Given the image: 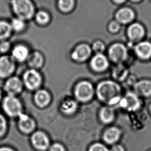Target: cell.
<instances>
[{"label":"cell","mask_w":151,"mask_h":151,"mask_svg":"<svg viewBox=\"0 0 151 151\" xmlns=\"http://www.w3.org/2000/svg\"><path fill=\"white\" fill-rule=\"evenodd\" d=\"M97 96L101 101L108 105H116L121 100V90L116 83L105 81L98 85L96 90Z\"/></svg>","instance_id":"obj_1"},{"label":"cell","mask_w":151,"mask_h":151,"mask_svg":"<svg viewBox=\"0 0 151 151\" xmlns=\"http://www.w3.org/2000/svg\"><path fill=\"white\" fill-rule=\"evenodd\" d=\"M13 11L18 18L23 20L31 19L35 13V7L31 0H12Z\"/></svg>","instance_id":"obj_2"},{"label":"cell","mask_w":151,"mask_h":151,"mask_svg":"<svg viewBox=\"0 0 151 151\" xmlns=\"http://www.w3.org/2000/svg\"><path fill=\"white\" fill-rule=\"evenodd\" d=\"M75 94L79 101L86 102L92 99L94 88L90 82L83 81L79 82L76 86Z\"/></svg>","instance_id":"obj_3"},{"label":"cell","mask_w":151,"mask_h":151,"mask_svg":"<svg viewBox=\"0 0 151 151\" xmlns=\"http://www.w3.org/2000/svg\"><path fill=\"white\" fill-rule=\"evenodd\" d=\"M3 107L5 112L11 116H20L22 114L21 103L14 96L9 95L5 98Z\"/></svg>","instance_id":"obj_4"},{"label":"cell","mask_w":151,"mask_h":151,"mask_svg":"<svg viewBox=\"0 0 151 151\" xmlns=\"http://www.w3.org/2000/svg\"><path fill=\"white\" fill-rule=\"evenodd\" d=\"M109 55L112 61L116 63H121L127 58V50L123 45L115 44L109 49Z\"/></svg>","instance_id":"obj_5"},{"label":"cell","mask_w":151,"mask_h":151,"mask_svg":"<svg viewBox=\"0 0 151 151\" xmlns=\"http://www.w3.org/2000/svg\"><path fill=\"white\" fill-rule=\"evenodd\" d=\"M121 107L130 111H136L140 107V101L136 93L128 92L119 101Z\"/></svg>","instance_id":"obj_6"},{"label":"cell","mask_w":151,"mask_h":151,"mask_svg":"<svg viewBox=\"0 0 151 151\" xmlns=\"http://www.w3.org/2000/svg\"><path fill=\"white\" fill-rule=\"evenodd\" d=\"M41 77L40 73L35 69L28 70L23 76V81L25 86L29 90L38 88L41 83Z\"/></svg>","instance_id":"obj_7"},{"label":"cell","mask_w":151,"mask_h":151,"mask_svg":"<svg viewBox=\"0 0 151 151\" xmlns=\"http://www.w3.org/2000/svg\"><path fill=\"white\" fill-rule=\"evenodd\" d=\"M15 63L12 58L3 56L0 58V77L5 78L10 75L15 69Z\"/></svg>","instance_id":"obj_8"},{"label":"cell","mask_w":151,"mask_h":151,"mask_svg":"<svg viewBox=\"0 0 151 151\" xmlns=\"http://www.w3.org/2000/svg\"><path fill=\"white\" fill-rule=\"evenodd\" d=\"M31 140L34 147L40 151L46 150L49 144L48 137L42 132H35L32 136Z\"/></svg>","instance_id":"obj_9"},{"label":"cell","mask_w":151,"mask_h":151,"mask_svg":"<svg viewBox=\"0 0 151 151\" xmlns=\"http://www.w3.org/2000/svg\"><path fill=\"white\" fill-rule=\"evenodd\" d=\"M91 49L88 45L81 44L76 48L72 54V58L76 61H83L90 57Z\"/></svg>","instance_id":"obj_10"},{"label":"cell","mask_w":151,"mask_h":151,"mask_svg":"<svg viewBox=\"0 0 151 151\" xmlns=\"http://www.w3.org/2000/svg\"><path fill=\"white\" fill-rule=\"evenodd\" d=\"M108 65L109 63L107 58L102 53L97 54L91 61V66L92 69L99 72L104 71L107 69Z\"/></svg>","instance_id":"obj_11"},{"label":"cell","mask_w":151,"mask_h":151,"mask_svg":"<svg viewBox=\"0 0 151 151\" xmlns=\"http://www.w3.org/2000/svg\"><path fill=\"white\" fill-rule=\"evenodd\" d=\"M22 84L21 80L17 77H12L7 81L5 85V90L9 95L14 96L21 92Z\"/></svg>","instance_id":"obj_12"},{"label":"cell","mask_w":151,"mask_h":151,"mask_svg":"<svg viewBox=\"0 0 151 151\" xmlns=\"http://www.w3.org/2000/svg\"><path fill=\"white\" fill-rule=\"evenodd\" d=\"M135 52L141 59H149L151 57V43L148 42H140L135 47Z\"/></svg>","instance_id":"obj_13"},{"label":"cell","mask_w":151,"mask_h":151,"mask_svg":"<svg viewBox=\"0 0 151 151\" xmlns=\"http://www.w3.org/2000/svg\"><path fill=\"white\" fill-rule=\"evenodd\" d=\"M127 34L128 37L132 40H139L144 36L145 29L140 24L133 23L128 27Z\"/></svg>","instance_id":"obj_14"},{"label":"cell","mask_w":151,"mask_h":151,"mask_svg":"<svg viewBox=\"0 0 151 151\" xmlns=\"http://www.w3.org/2000/svg\"><path fill=\"white\" fill-rule=\"evenodd\" d=\"M29 52L27 47L19 45L15 47L12 50V58L14 60L23 62L28 58Z\"/></svg>","instance_id":"obj_15"},{"label":"cell","mask_w":151,"mask_h":151,"mask_svg":"<svg viewBox=\"0 0 151 151\" xmlns=\"http://www.w3.org/2000/svg\"><path fill=\"white\" fill-rule=\"evenodd\" d=\"M116 19L119 23H129L132 21L134 17V12L130 9L123 8L121 9L116 14Z\"/></svg>","instance_id":"obj_16"},{"label":"cell","mask_w":151,"mask_h":151,"mask_svg":"<svg viewBox=\"0 0 151 151\" xmlns=\"http://www.w3.org/2000/svg\"><path fill=\"white\" fill-rule=\"evenodd\" d=\"M134 90L137 94L144 96L151 95V81L141 80L134 85Z\"/></svg>","instance_id":"obj_17"},{"label":"cell","mask_w":151,"mask_h":151,"mask_svg":"<svg viewBox=\"0 0 151 151\" xmlns=\"http://www.w3.org/2000/svg\"><path fill=\"white\" fill-rule=\"evenodd\" d=\"M121 131L119 128L114 127H110L105 131L103 138L106 142L108 144H113L117 142L120 138Z\"/></svg>","instance_id":"obj_18"},{"label":"cell","mask_w":151,"mask_h":151,"mask_svg":"<svg viewBox=\"0 0 151 151\" xmlns=\"http://www.w3.org/2000/svg\"><path fill=\"white\" fill-rule=\"evenodd\" d=\"M35 126V122L29 116L23 114L20 116L19 127L21 131L25 133H29L33 130Z\"/></svg>","instance_id":"obj_19"},{"label":"cell","mask_w":151,"mask_h":151,"mask_svg":"<svg viewBox=\"0 0 151 151\" xmlns=\"http://www.w3.org/2000/svg\"><path fill=\"white\" fill-rule=\"evenodd\" d=\"M34 99L36 104L38 106L44 107L48 104L50 100V97L46 91L41 90L36 92Z\"/></svg>","instance_id":"obj_20"},{"label":"cell","mask_w":151,"mask_h":151,"mask_svg":"<svg viewBox=\"0 0 151 151\" xmlns=\"http://www.w3.org/2000/svg\"><path fill=\"white\" fill-rule=\"evenodd\" d=\"M27 60L29 66L34 68L41 67L44 62V58L42 55L37 51L34 52L29 55Z\"/></svg>","instance_id":"obj_21"},{"label":"cell","mask_w":151,"mask_h":151,"mask_svg":"<svg viewBox=\"0 0 151 151\" xmlns=\"http://www.w3.org/2000/svg\"><path fill=\"white\" fill-rule=\"evenodd\" d=\"M99 116L102 122L109 123L114 119V112L110 107H104L100 111Z\"/></svg>","instance_id":"obj_22"},{"label":"cell","mask_w":151,"mask_h":151,"mask_svg":"<svg viewBox=\"0 0 151 151\" xmlns=\"http://www.w3.org/2000/svg\"><path fill=\"white\" fill-rule=\"evenodd\" d=\"M78 107L77 104L73 100H67L62 103L61 110L66 114H72L75 112Z\"/></svg>","instance_id":"obj_23"},{"label":"cell","mask_w":151,"mask_h":151,"mask_svg":"<svg viewBox=\"0 0 151 151\" xmlns=\"http://www.w3.org/2000/svg\"><path fill=\"white\" fill-rule=\"evenodd\" d=\"M12 31L11 24L6 21H0V40H4L9 37Z\"/></svg>","instance_id":"obj_24"},{"label":"cell","mask_w":151,"mask_h":151,"mask_svg":"<svg viewBox=\"0 0 151 151\" xmlns=\"http://www.w3.org/2000/svg\"><path fill=\"white\" fill-rule=\"evenodd\" d=\"M127 75V69L122 65H118L114 69L113 71V77L116 80L122 81L124 79Z\"/></svg>","instance_id":"obj_25"},{"label":"cell","mask_w":151,"mask_h":151,"mask_svg":"<svg viewBox=\"0 0 151 151\" xmlns=\"http://www.w3.org/2000/svg\"><path fill=\"white\" fill-rule=\"evenodd\" d=\"M74 3V0H59L58 6L61 11L68 12L73 9Z\"/></svg>","instance_id":"obj_26"},{"label":"cell","mask_w":151,"mask_h":151,"mask_svg":"<svg viewBox=\"0 0 151 151\" xmlns=\"http://www.w3.org/2000/svg\"><path fill=\"white\" fill-rule=\"evenodd\" d=\"M11 25L12 29H14L15 31L20 32L24 29L25 23L23 19L16 18L12 20Z\"/></svg>","instance_id":"obj_27"},{"label":"cell","mask_w":151,"mask_h":151,"mask_svg":"<svg viewBox=\"0 0 151 151\" xmlns=\"http://www.w3.org/2000/svg\"><path fill=\"white\" fill-rule=\"evenodd\" d=\"M50 19L49 15L45 11H40L36 14V20L38 23L42 24H45L48 22Z\"/></svg>","instance_id":"obj_28"},{"label":"cell","mask_w":151,"mask_h":151,"mask_svg":"<svg viewBox=\"0 0 151 151\" xmlns=\"http://www.w3.org/2000/svg\"><path fill=\"white\" fill-rule=\"evenodd\" d=\"M93 49L97 53V54H101V53L105 50V45L103 42L98 41L94 43L93 45Z\"/></svg>","instance_id":"obj_29"},{"label":"cell","mask_w":151,"mask_h":151,"mask_svg":"<svg viewBox=\"0 0 151 151\" xmlns=\"http://www.w3.org/2000/svg\"><path fill=\"white\" fill-rule=\"evenodd\" d=\"M89 151H110L104 145L101 143L93 145L89 149Z\"/></svg>","instance_id":"obj_30"},{"label":"cell","mask_w":151,"mask_h":151,"mask_svg":"<svg viewBox=\"0 0 151 151\" xmlns=\"http://www.w3.org/2000/svg\"><path fill=\"white\" fill-rule=\"evenodd\" d=\"M6 122L4 118L0 114V137L4 134L6 130Z\"/></svg>","instance_id":"obj_31"},{"label":"cell","mask_w":151,"mask_h":151,"mask_svg":"<svg viewBox=\"0 0 151 151\" xmlns=\"http://www.w3.org/2000/svg\"><path fill=\"white\" fill-rule=\"evenodd\" d=\"M109 28L111 32H113V33L116 32L120 29V23H119L118 21H112L110 23Z\"/></svg>","instance_id":"obj_32"},{"label":"cell","mask_w":151,"mask_h":151,"mask_svg":"<svg viewBox=\"0 0 151 151\" xmlns=\"http://www.w3.org/2000/svg\"><path fill=\"white\" fill-rule=\"evenodd\" d=\"M10 48V44L7 41H2L0 43V52H6Z\"/></svg>","instance_id":"obj_33"},{"label":"cell","mask_w":151,"mask_h":151,"mask_svg":"<svg viewBox=\"0 0 151 151\" xmlns=\"http://www.w3.org/2000/svg\"><path fill=\"white\" fill-rule=\"evenodd\" d=\"M50 151H65V149L62 145L55 143L51 147Z\"/></svg>","instance_id":"obj_34"},{"label":"cell","mask_w":151,"mask_h":151,"mask_svg":"<svg viewBox=\"0 0 151 151\" xmlns=\"http://www.w3.org/2000/svg\"><path fill=\"white\" fill-rule=\"evenodd\" d=\"M110 151H125L124 147L121 145H114Z\"/></svg>","instance_id":"obj_35"},{"label":"cell","mask_w":151,"mask_h":151,"mask_svg":"<svg viewBox=\"0 0 151 151\" xmlns=\"http://www.w3.org/2000/svg\"><path fill=\"white\" fill-rule=\"evenodd\" d=\"M0 151H14L12 149H10L9 147H1L0 148Z\"/></svg>","instance_id":"obj_36"},{"label":"cell","mask_w":151,"mask_h":151,"mask_svg":"<svg viewBox=\"0 0 151 151\" xmlns=\"http://www.w3.org/2000/svg\"><path fill=\"white\" fill-rule=\"evenodd\" d=\"M113 1L118 3H122L124 2L125 0H113Z\"/></svg>","instance_id":"obj_37"},{"label":"cell","mask_w":151,"mask_h":151,"mask_svg":"<svg viewBox=\"0 0 151 151\" xmlns=\"http://www.w3.org/2000/svg\"><path fill=\"white\" fill-rule=\"evenodd\" d=\"M132 1H134V2H138L139 1H140V0H132Z\"/></svg>","instance_id":"obj_38"},{"label":"cell","mask_w":151,"mask_h":151,"mask_svg":"<svg viewBox=\"0 0 151 151\" xmlns=\"http://www.w3.org/2000/svg\"><path fill=\"white\" fill-rule=\"evenodd\" d=\"M1 95H2V94H1V91H0V99H1Z\"/></svg>","instance_id":"obj_39"},{"label":"cell","mask_w":151,"mask_h":151,"mask_svg":"<svg viewBox=\"0 0 151 151\" xmlns=\"http://www.w3.org/2000/svg\"><path fill=\"white\" fill-rule=\"evenodd\" d=\"M150 111H151V106H150Z\"/></svg>","instance_id":"obj_40"},{"label":"cell","mask_w":151,"mask_h":151,"mask_svg":"<svg viewBox=\"0 0 151 151\" xmlns=\"http://www.w3.org/2000/svg\"></svg>","instance_id":"obj_41"}]
</instances>
